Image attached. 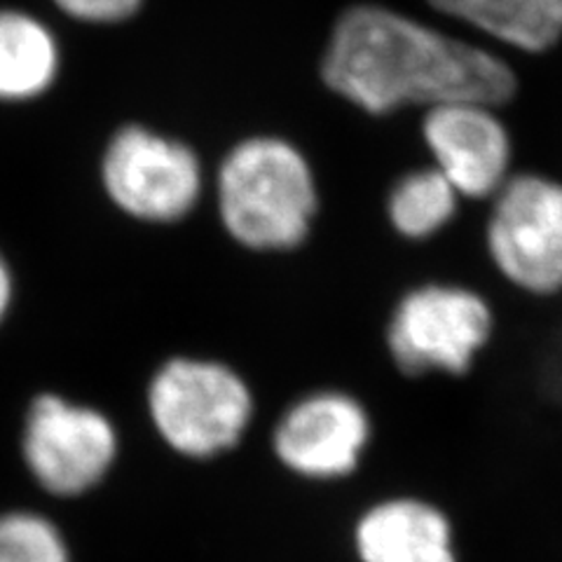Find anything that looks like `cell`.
Returning <instances> with one entry per match:
<instances>
[{
	"label": "cell",
	"mask_w": 562,
	"mask_h": 562,
	"mask_svg": "<svg viewBox=\"0 0 562 562\" xmlns=\"http://www.w3.org/2000/svg\"><path fill=\"white\" fill-rule=\"evenodd\" d=\"M357 551L363 562H457L450 518L417 497L368 508L357 525Z\"/></svg>",
	"instance_id": "obj_10"
},
{
	"label": "cell",
	"mask_w": 562,
	"mask_h": 562,
	"mask_svg": "<svg viewBox=\"0 0 562 562\" xmlns=\"http://www.w3.org/2000/svg\"><path fill=\"white\" fill-rule=\"evenodd\" d=\"M366 406L345 392H316L291 406L274 427V452L307 479H342L355 471L371 443Z\"/></svg>",
	"instance_id": "obj_9"
},
{
	"label": "cell",
	"mask_w": 562,
	"mask_h": 562,
	"mask_svg": "<svg viewBox=\"0 0 562 562\" xmlns=\"http://www.w3.org/2000/svg\"><path fill=\"white\" fill-rule=\"evenodd\" d=\"M481 244L490 270L522 297H562V176L518 169L485 202Z\"/></svg>",
	"instance_id": "obj_4"
},
{
	"label": "cell",
	"mask_w": 562,
	"mask_h": 562,
	"mask_svg": "<svg viewBox=\"0 0 562 562\" xmlns=\"http://www.w3.org/2000/svg\"><path fill=\"white\" fill-rule=\"evenodd\" d=\"M429 5L527 55H543L562 41V0H429Z\"/></svg>",
	"instance_id": "obj_11"
},
{
	"label": "cell",
	"mask_w": 562,
	"mask_h": 562,
	"mask_svg": "<svg viewBox=\"0 0 562 562\" xmlns=\"http://www.w3.org/2000/svg\"><path fill=\"white\" fill-rule=\"evenodd\" d=\"M464 204L446 176L427 162L401 173L392 183L384 200V214L401 239L422 244L448 233Z\"/></svg>",
	"instance_id": "obj_12"
},
{
	"label": "cell",
	"mask_w": 562,
	"mask_h": 562,
	"mask_svg": "<svg viewBox=\"0 0 562 562\" xmlns=\"http://www.w3.org/2000/svg\"><path fill=\"white\" fill-rule=\"evenodd\" d=\"M0 562H70L59 530L26 512L0 516Z\"/></svg>",
	"instance_id": "obj_14"
},
{
	"label": "cell",
	"mask_w": 562,
	"mask_h": 562,
	"mask_svg": "<svg viewBox=\"0 0 562 562\" xmlns=\"http://www.w3.org/2000/svg\"><path fill=\"white\" fill-rule=\"evenodd\" d=\"M59 70V47L38 20L0 10V101H26L47 92Z\"/></svg>",
	"instance_id": "obj_13"
},
{
	"label": "cell",
	"mask_w": 562,
	"mask_h": 562,
	"mask_svg": "<svg viewBox=\"0 0 562 562\" xmlns=\"http://www.w3.org/2000/svg\"><path fill=\"white\" fill-rule=\"evenodd\" d=\"M22 448L35 481L52 495L76 497L113 467L117 434L103 413L43 394L29 408Z\"/></svg>",
	"instance_id": "obj_8"
},
{
	"label": "cell",
	"mask_w": 562,
	"mask_h": 562,
	"mask_svg": "<svg viewBox=\"0 0 562 562\" xmlns=\"http://www.w3.org/2000/svg\"><path fill=\"white\" fill-rule=\"evenodd\" d=\"M10 303H12V274H10L8 262L3 260V256H0V322L5 319Z\"/></svg>",
	"instance_id": "obj_16"
},
{
	"label": "cell",
	"mask_w": 562,
	"mask_h": 562,
	"mask_svg": "<svg viewBox=\"0 0 562 562\" xmlns=\"http://www.w3.org/2000/svg\"><path fill=\"white\" fill-rule=\"evenodd\" d=\"M504 109L460 99L422 111L419 138L429 165L446 176L464 202L485 204L518 171L516 134Z\"/></svg>",
	"instance_id": "obj_6"
},
{
	"label": "cell",
	"mask_w": 562,
	"mask_h": 562,
	"mask_svg": "<svg viewBox=\"0 0 562 562\" xmlns=\"http://www.w3.org/2000/svg\"><path fill=\"white\" fill-rule=\"evenodd\" d=\"M55 3L70 16L82 22L111 24L132 16L144 0H55Z\"/></svg>",
	"instance_id": "obj_15"
},
{
	"label": "cell",
	"mask_w": 562,
	"mask_h": 562,
	"mask_svg": "<svg viewBox=\"0 0 562 562\" xmlns=\"http://www.w3.org/2000/svg\"><path fill=\"white\" fill-rule=\"evenodd\" d=\"M497 310L473 284L427 279L398 295L384 328L394 366L408 378H469L497 336Z\"/></svg>",
	"instance_id": "obj_3"
},
{
	"label": "cell",
	"mask_w": 562,
	"mask_h": 562,
	"mask_svg": "<svg viewBox=\"0 0 562 562\" xmlns=\"http://www.w3.org/2000/svg\"><path fill=\"white\" fill-rule=\"evenodd\" d=\"M148 411L167 446L206 460L239 443L254 415V398L233 368L204 359H171L148 386Z\"/></svg>",
	"instance_id": "obj_5"
},
{
	"label": "cell",
	"mask_w": 562,
	"mask_h": 562,
	"mask_svg": "<svg viewBox=\"0 0 562 562\" xmlns=\"http://www.w3.org/2000/svg\"><path fill=\"white\" fill-rule=\"evenodd\" d=\"M322 78L368 115L460 99L508 105L518 94V74L497 52L382 5H355L340 16Z\"/></svg>",
	"instance_id": "obj_1"
},
{
	"label": "cell",
	"mask_w": 562,
	"mask_h": 562,
	"mask_svg": "<svg viewBox=\"0 0 562 562\" xmlns=\"http://www.w3.org/2000/svg\"><path fill=\"white\" fill-rule=\"evenodd\" d=\"M216 195L225 231L256 251H284L303 244L316 214L310 162L277 136H251L227 153Z\"/></svg>",
	"instance_id": "obj_2"
},
{
	"label": "cell",
	"mask_w": 562,
	"mask_h": 562,
	"mask_svg": "<svg viewBox=\"0 0 562 562\" xmlns=\"http://www.w3.org/2000/svg\"><path fill=\"white\" fill-rule=\"evenodd\" d=\"M101 181L127 216L173 223L195 209L202 192L198 155L181 140L146 127H122L103 153Z\"/></svg>",
	"instance_id": "obj_7"
}]
</instances>
